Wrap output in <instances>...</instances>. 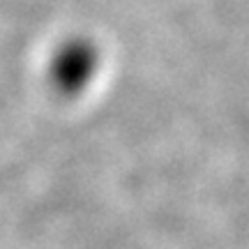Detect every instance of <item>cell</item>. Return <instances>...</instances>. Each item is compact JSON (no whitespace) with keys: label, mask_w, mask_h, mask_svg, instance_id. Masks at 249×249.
I'll list each match as a JSON object with an SVG mask.
<instances>
[{"label":"cell","mask_w":249,"mask_h":249,"mask_svg":"<svg viewBox=\"0 0 249 249\" xmlns=\"http://www.w3.org/2000/svg\"><path fill=\"white\" fill-rule=\"evenodd\" d=\"M92 65L95 55L88 51V46H67L55 60V79L65 90H74L90 79Z\"/></svg>","instance_id":"1"}]
</instances>
